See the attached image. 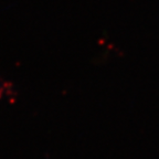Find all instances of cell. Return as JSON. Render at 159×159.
<instances>
[]
</instances>
